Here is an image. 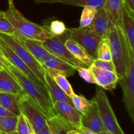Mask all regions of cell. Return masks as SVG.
<instances>
[{"instance_id":"obj_42","label":"cell","mask_w":134,"mask_h":134,"mask_svg":"<svg viewBox=\"0 0 134 134\" xmlns=\"http://www.w3.org/2000/svg\"><path fill=\"white\" fill-rule=\"evenodd\" d=\"M98 134H111V133H109L108 132H107V131H102V132H99V133H98Z\"/></svg>"},{"instance_id":"obj_45","label":"cell","mask_w":134,"mask_h":134,"mask_svg":"<svg viewBox=\"0 0 134 134\" xmlns=\"http://www.w3.org/2000/svg\"><path fill=\"white\" fill-rule=\"evenodd\" d=\"M3 69V68L2 67H1V66H0V71H1V69Z\"/></svg>"},{"instance_id":"obj_34","label":"cell","mask_w":134,"mask_h":134,"mask_svg":"<svg viewBox=\"0 0 134 134\" xmlns=\"http://www.w3.org/2000/svg\"><path fill=\"white\" fill-rule=\"evenodd\" d=\"M93 65L99 69H104V70L110 71L115 72V67L112 61H107V60H100V59L96 58L93 62Z\"/></svg>"},{"instance_id":"obj_39","label":"cell","mask_w":134,"mask_h":134,"mask_svg":"<svg viewBox=\"0 0 134 134\" xmlns=\"http://www.w3.org/2000/svg\"><path fill=\"white\" fill-rule=\"evenodd\" d=\"M37 134H52V133H51V130H50L49 128H48V125H47H47L44 126V128H43L41 132H39Z\"/></svg>"},{"instance_id":"obj_21","label":"cell","mask_w":134,"mask_h":134,"mask_svg":"<svg viewBox=\"0 0 134 134\" xmlns=\"http://www.w3.org/2000/svg\"><path fill=\"white\" fill-rule=\"evenodd\" d=\"M41 64L43 67L52 68L56 70L63 71L68 74V77L74 75L75 72L76 71L74 66L65 62L61 59L58 58L51 53L42 60Z\"/></svg>"},{"instance_id":"obj_20","label":"cell","mask_w":134,"mask_h":134,"mask_svg":"<svg viewBox=\"0 0 134 134\" xmlns=\"http://www.w3.org/2000/svg\"><path fill=\"white\" fill-rule=\"evenodd\" d=\"M122 30L129 43L131 50L134 52V12L130 11L124 6Z\"/></svg>"},{"instance_id":"obj_43","label":"cell","mask_w":134,"mask_h":134,"mask_svg":"<svg viewBox=\"0 0 134 134\" xmlns=\"http://www.w3.org/2000/svg\"><path fill=\"white\" fill-rule=\"evenodd\" d=\"M0 66H1V67H2V68H3V69H5V66H4V65H3V64H2V63H1V62H0Z\"/></svg>"},{"instance_id":"obj_13","label":"cell","mask_w":134,"mask_h":134,"mask_svg":"<svg viewBox=\"0 0 134 134\" xmlns=\"http://www.w3.org/2000/svg\"><path fill=\"white\" fill-rule=\"evenodd\" d=\"M56 115L72 125L75 130L81 126V115L72 105L62 102H56L53 103Z\"/></svg>"},{"instance_id":"obj_10","label":"cell","mask_w":134,"mask_h":134,"mask_svg":"<svg viewBox=\"0 0 134 134\" xmlns=\"http://www.w3.org/2000/svg\"><path fill=\"white\" fill-rule=\"evenodd\" d=\"M0 47L2 49L5 58L7 60V61L10 63L12 66L14 67L16 69L22 72L24 75H25L26 77H28L33 82H35L39 87L47 91V89H46L45 85L37 78V77L33 73L32 71L27 66V65L18 57V55L1 38H0Z\"/></svg>"},{"instance_id":"obj_17","label":"cell","mask_w":134,"mask_h":134,"mask_svg":"<svg viewBox=\"0 0 134 134\" xmlns=\"http://www.w3.org/2000/svg\"><path fill=\"white\" fill-rule=\"evenodd\" d=\"M22 88L9 71L2 69L0 71V92L18 95Z\"/></svg>"},{"instance_id":"obj_5","label":"cell","mask_w":134,"mask_h":134,"mask_svg":"<svg viewBox=\"0 0 134 134\" xmlns=\"http://www.w3.org/2000/svg\"><path fill=\"white\" fill-rule=\"evenodd\" d=\"M69 29H67L66 31L63 35L53 36L42 42V45L49 53L73 66L88 68L85 64L76 59L65 47V43L69 39Z\"/></svg>"},{"instance_id":"obj_11","label":"cell","mask_w":134,"mask_h":134,"mask_svg":"<svg viewBox=\"0 0 134 134\" xmlns=\"http://www.w3.org/2000/svg\"><path fill=\"white\" fill-rule=\"evenodd\" d=\"M115 27L106 12L102 8L98 10L92 23L86 28L99 37L106 38Z\"/></svg>"},{"instance_id":"obj_37","label":"cell","mask_w":134,"mask_h":134,"mask_svg":"<svg viewBox=\"0 0 134 134\" xmlns=\"http://www.w3.org/2000/svg\"><path fill=\"white\" fill-rule=\"evenodd\" d=\"M124 6L130 11L134 12V0H123Z\"/></svg>"},{"instance_id":"obj_28","label":"cell","mask_w":134,"mask_h":134,"mask_svg":"<svg viewBox=\"0 0 134 134\" xmlns=\"http://www.w3.org/2000/svg\"><path fill=\"white\" fill-rule=\"evenodd\" d=\"M98 10V9L91 6L84 7L80 18L79 27H86L88 26L94 20Z\"/></svg>"},{"instance_id":"obj_18","label":"cell","mask_w":134,"mask_h":134,"mask_svg":"<svg viewBox=\"0 0 134 134\" xmlns=\"http://www.w3.org/2000/svg\"><path fill=\"white\" fill-rule=\"evenodd\" d=\"M16 37L24 44L25 47L29 51V52L33 55L34 58L41 64L42 60L49 54V52L43 47L42 42L38 41L32 40L23 37L19 35H14Z\"/></svg>"},{"instance_id":"obj_4","label":"cell","mask_w":134,"mask_h":134,"mask_svg":"<svg viewBox=\"0 0 134 134\" xmlns=\"http://www.w3.org/2000/svg\"><path fill=\"white\" fill-rule=\"evenodd\" d=\"M0 38L10 47V48L18 55V57L32 71L37 78L45 85L44 75L47 71L44 67L33 56L20 41L14 35H7L2 33H0Z\"/></svg>"},{"instance_id":"obj_6","label":"cell","mask_w":134,"mask_h":134,"mask_svg":"<svg viewBox=\"0 0 134 134\" xmlns=\"http://www.w3.org/2000/svg\"><path fill=\"white\" fill-rule=\"evenodd\" d=\"M104 128L111 134H125L117 121L108 98L102 88H98L95 98Z\"/></svg>"},{"instance_id":"obj_48","label":"cell","mask_w":134,"mask_h":134,"mask_svg":"<svg viewBox=\"0 0 134 134\" xmlns=\"http://www.w3.org/2000/svg\"><path fill=\"white\" fill-rule=\"evenodd\" d=\"M0 134H1V132H0Z\"/></svg>"},{"instance_id":"obj_25","label":"cell","mask_w":134,"mask_h":134,"mask_svg":"<svg viewBox=\"0 0 134 134\" xmlns=\"http://www.w3.org/2000/svg\"><path fill=\"white\" fill-rule=\"evenodd\" d=\"M0 101L1 105L14 115L18 116L21 114L18 102V95L0 92Z\"/></svg>"},{"instance_id":"obj_14","label":"cell","mask_w":134,"mask_h":134,"mask_svg":"<svg viewBox=\"0 0 134 134\" xmlns=\"http://www.w3.org/2000/svg\"><path fill=\"white\" fill-rule=\"evenodd\" d=\"M89 68L94 74L97 85L107 90H112L116 88L119 78L115 72L99 69L93 64Z\"/></svg>"},{"instance_id":"obj_24","label":"cell","mask_w":134,"mask_h":134,"mask_svg":"<svg viewBox=\"0 0 134 134\" xmlns=\"http://www.w3.org/2000/svg\"><path fill=\"white\" fill-rule=\"evenodd\" d=\"M47 124L52 134H68L69 131L75 130L73 126L57 115L47 119Z\"/></svg>"},{"instance_id":"obj_47","label":"cell","mask_w":134,"mask_h":134,"mask_svg":"<svg viewBox=\"0 0 134 134\" xmlns=\"http://www.w3.org/2000/svg\"><path fill=\"white\" fill-rule=\"evenodd\" d=\"M0 105H1V101H0Z\"/></svg>"},{"instance_id":"obj_38","label":"cell","mask_w":134,"mask_h":134,"mask_svg":"<svg viewBox=\"0 0 134 134\" xmlns=\"http://www.w3.org/2000/svg\"><path fill=\"white\" fill-rule=\"evenodd\" d=\"M76 130H77L82 134H98L96 133V132H94V131L88 129V128H86L85 126H82L79 127Z\"/></svg>"},{"instance_id":"obj_31","label":"cell","mask_w":134,"mask_h":134,"mask_svg":"<svg viewBox=\"0 0 134 134\" xmlns=\"http://www.w3.org/2000/svg\"><path fill=\"white\" fill-rule=\"evenodd\" d=\"M0 33L10 35H16V32L11 23L5 17V11L0 10Z\"/></svg>"},{"instance_id":"obj_44","label":"cell","mask_w":134,"mask_h":134,"mask_svg":"<svg viewBox=\"0 0 134 134\" xmlns=\"http://www.w3.org/2000/svg\"><path fill=\"white\" fill-rule=\"evenodd\" d=\"M8 1V3L9 4H10L12 3H13V0H7Z\"/></svg>"},{"instance_id":"obj_1","label":"cell","mask_w":134,"mask_h":134,"mask_svg":"<svg viewBox=\"0 0 134 134\" xmlns=\"http://www.w3.org/2000/svg\"><path fill=\"white\" fill-rule=\"evenodd\" d=\"M112 62L119 79L124 78L131 60L134 58V52L131 50L122 30L115 27L108 35Z\"/></svg>"},{"instance_id":"obj_41","label":"cell","mask_w":134,"mask_h":134,"mask_svg":"<svg viewBox=\"0 0 134 134\" xmlns=\"http://www.w3.org/2000/svg\"><path fill=\"white\" fill-rule=\"evenodd\" d=\"M1 134H18L16 132V131H13V132H8V133H3L1 132Z\"/></svg>"},{"instance_id":"obj_40","label":"cell","mask_w":134,"mask_h":134,"mask_svg":"<svg viewBox=\"0 0 134 134\" xmlns=\"http://www.w3.org/2000/svg\"><path fill=\"white\" fill-rule=\"evenodd\" d=\"M68 134H82L81 133H80L79 132H78L76 130H71L69 131L68 132Z\"/></svg>"},{"instance_id":"obj_16","label":"cell","mask_w":134,"mask_h":134,"mask_svg":"<svg viewBox=\"0 0 134 134\" xmlns=\"http://www.w3.org/2000/svg\"><path fill=\"white\" fill-rule=\"evenodd\" d=\"M45 87L52 103L56 102H62L73 105L71 98L61 88L56 82L54 81L51 75L47 72L44 75Z\"/></svg>"},{"instance_id":"obj_32","label":"cell","mask_w":134,"mask_h":134,"mask_svg":"<svg viewBox=\"0 0 134 134\" xmlns=\"http://www.w3.org/2000/svg\"><path fill=\"white\" fill-rule=\"evenodd\" d=\"M66 27L63 22L60 20L52 21L48 27V30L54 36L62 35L66 31Z\"/></svg>"},{"instance_id":"obj_7","label":"cell","mask_w":134,"mask_h":134,"mask_svg":"<svg viewBox=\"0 0 134 134\" xmlns=\"http://www.w3.org/2000/svg\"><path fill=\"white\" fill-rule=\"evenodd\" d=\"M18 102L21 113L27 119L34 132L37 134L47 125V119L24 91L18 94Z\"/></svg>"},{"instance_id":"obj_3","label":"cell","mask_w":134,"mask_h":134,"mask_svg":"<svg viewBox=\"0 0 134 134\" xmlns=\"http://www.w3.org/2000/svg\"><path fill=\"white\" fill-rule=\"evenodd\" d=\"M5 16L11 23L16 35L32 40L43 42L54 36L47 26H40L25 18L14 6V3L9 4Z\"/></svg>"},{"instance_id":"obj_12","label":"cell","mask_w":134,"mask_h":134,"mask_svg":"<svg viewBox=\"0 0 134 134\" xmlns=\"http://www.w3.org/2000/svg\"><path fill=\"white\" fill-rule=\"evenodd\" d=\"M81 126L97 133L102 131H106L102 122L95 98L92 99L91 105L88 111L81 116Z\"/></svg>"},{"instance_id":"obj_26","label":"cell","mask_w":134,"mask_h":134,"mask_svg":"<svg viewBox=\"0 0 134 134\" xmlns=\"http://www.w3.org/2000/svg\"><path fill=\"white\" fill-rule=\"evenodd\" d=\"M96 58L100 60L112 61L109 41L108 37L102 38L97 49Z\"/></svg>"},{"instance_id":"obj_27","label":"cell","mask_w":134,"mask_h":134,"mask_svg":"<svg viewBox=\"0 0 134 134\" xmlns=\"http://www.w3.org/2000/svg\"><path fill=\"white\" fill-rule=\"evenodd\" d=\"M71 98L73 102V107L81 115L85 114L91 105L92 100H88L82 95H77L75 94Z\"/></svg>"},{"instance_id":"obj_36","label":"cell","mask_w":134,"mask_h":134,"mask_svg":"<svg viewBox=\"0 0 134 134\" xmlns=\"http://www.w3.org/2000/svg\"><path fill=\"white\" fill-rule=\"evenodd\" d=\"M0 116H17L0 105Z\"/></svg>"},{"instance_id":"obj_35","label":"cell","mask_w":134,"mask_h":134,"mask_svg":"<svg viewBox=\"0 0 134 134\" xmlns=\"http://www.w3.org/2000/svg\"><path fill=\"white\" fill-rule=\"evenodd\" d=\"M0 62L3 64L4 66L5 67V69H8V68H9L10 66H11V65L10 64V63L7 61L6 58H5V56H4V54L3 52L2 49H1V47H0Z\"/></svg>"},{"instance_id":"obj_19","label":"cell","mask_w":134,"mask_h":134,"mask_svg":"<svg viewBox=\"0 0 134 134\" xmlns=\"http://www.w3.org/2000/svg\"><path fill=\"white\" fill-rule=\"evenodd\" d=\"M65 45L76 59L85 64L88 68L92 65L94 58L82 46L70 39L65 41Z\"/></svg>"},{"instance_id":"obj_2","label":"cell","mask_w":134,"mask_h":134,"mask_svg":"<svg viewBox=\"0 0 134 134\" xmlns=\"http://www.w3.org/2000/svg\"><path fill=\"white\" fill-rule=\"evenodd\" d=\"M7 71L13 75L22 88L24 92L28 95L38 109L47 119H51L56 115L53 103L47 91L37 86L35 82L14 67L11 65L8 68Z\"/></svg>"},{"instance_id":"obj_23","label":"cell","mask_w":134,"mask_h":134,"mask_svg":"<svg viewBox=\"0 0 134 134\" xmlns=\"http://www.w3.org/2000/svg\"><path fill=\"white\" fill-rule=\"evenodd\" d=\"M46 71L52 77L54 81L56 82L59 87L61 88L70 98H71L75 94L73 89L71 85L68 81L67 77H68V74L63 71L56 70L52 68L44 67Z\"/></svg>"},{"instance_id":"obj_9","label":"cell","mask_w":134,"mask_h":134,"mask_svg":"<svg viewBox=\"0 0 134 134\" xmlns=\"http://www.w3.org/2000/svg\"><path fill=\"white\" fill-rule=\"evenodd\" d=\"M69 39L82 46L94 59L96 58L97 49L102 38L95 35L86 27L69 29Z\"/></svg>"},{"instance_id":"obj_30","label":"cell","mask_w":134,"mask_h":134,"mask_svg":"<svg viewBox=\"0 0 134 134\" xmlns=\"http://www.w3.org/2000/svg\"><path fill=\"white\" fill-rule=\"evenodd\" d=\"M16 131L18 134H31L34 132L29 121L22 113L18 116Z\"/></svg>"},{"instance_id":"obj_46","label":"cell","mask_w":134,"mask_h":134,"mask_svg":"<svg viewBox=\"0 0 134 134\" xmlns=\"http://www.w3.org/2000/svg\"><path fill=\"white\" fill-rule=\"evenodd\" d=\"M31 134H37V133H35V132H33V133H31Z\"/></svg>"},{"instance_id":"obj_29","label":"cell","mask_w":134,"mask_h":134,"mask_svg":"<svg viewBox=\"0 0 134 134\" xmlns=\"http://www.w3.org/2000/svg\"><path fill=\"white\" fill-rule=\"evenodd\" d=\"M18 116H0V132L8 133L16 130Z\"/></svg>"},{"instance_id":"obj_22","label":"cell","mask_w":134,"mask_h":134,"mask_svg":"<svg viewBox=\"0 0 134 134\" xmlns=\"http://www.w3.org/2000/svg\"><path fill=\"white\" fill-rule=\"evenodd\" d=\"M105 0H34L36 3H62L64 5L75 7L91 6L99 9L103 8Z\"/></svg>"},{"instance_id":"obj_15","label":"cell","mask_w":134,"mask_h":134,"mask_svg":"<svg viewBox=\"0 0 134 134\" xmlns=\"http://www.w3.org/2000/svg\"><path fill=\"white\" fill-rule=\"evenodd\" d=\"M103 9L113 26L122 29L124 9L123 0H105Z\"/></svg>"},{"instance_id":"obj_8","label":"cell","mask_w":134,"mask_h":134,"mask_svg":"<svg viewBox=\"0 0 134 134\" xmlns=\"http://www.w3.org/2000/svg\"><path fill=\"white\" fill-rule=\"evenodd\" d=\"M118 83L123 92V102L131 120L134 122V58L131 60L124 78L119 79Z\"/></svg>"},{"instance_id":"obj_33","label":"cell","mask_w":134,"mask_h":134,"mask_svg":"<svg viewBox=\"0 0 134 134\" xmlns=\"http://www.w3.org/2000/svg\"><path fill=\"white\" fill-rule=\"evenodd\" d=\"M76 71H77L79 75L88 83L96 84L95 78L92 71L89 68H82V67H74Z\"/></svg>"}]
</instances>
